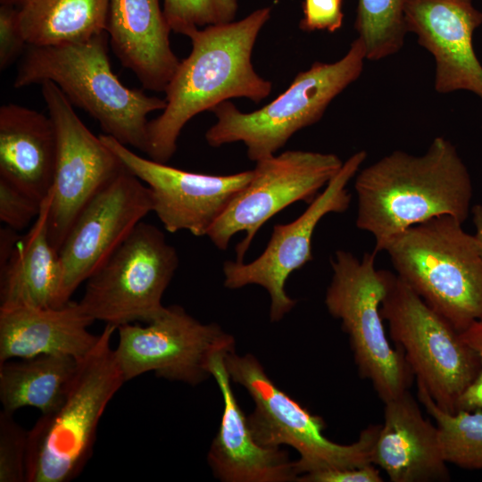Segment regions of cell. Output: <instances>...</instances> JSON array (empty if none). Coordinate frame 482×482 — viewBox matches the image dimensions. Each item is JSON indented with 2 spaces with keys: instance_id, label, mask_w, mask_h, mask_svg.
<instances>
[{
  "instance_id": "cell-1",
  "label": "cell",
  "mask_w": 482,
  "mask_h": 482,
  "mask_svg": "<svg viewBox=\"0 0 482 482\" xmlns=\"http://www.w3.org/2000/svg\"><path fill=\"white\" fill-rule=\"evenodd\" d=\"M270 14L271 7L259 8L240 21L207 26L187 37L192 50L164 91L165 108L148 122L145 154L150 159L166 163L195 115L230 98L259 103L269 96L272 84L254 71L251 57Z\"/></svg>"
},
{
  "instance_id": "cell-2",
  "label": "cell",
  "mask_w": 482,
  "mask_h": 482,
  "mask_svg": "<svg viewBox=\"0 0 482 482\" xmlns=\"http://www.w3.org/2000/svg\"><path fill=\"white\" fill-rule=\"evenodd\" d=\"M356 226L385 251L397 235L435 217L463 223L470 212L472 184L455 146L436 137L422 155L394 151L358 172L354 182Z\"/></svg>"
},
{
  "instance_id": "cell-3",
  "label": "cell",
  "mask_w": 482,
  "mask_h": 482,
  "mask_svg": "<svg viewBox=\"0 0 482 482\" xmlns=\"http://www.w3.org/2000/svg\"><path fill=\"white\" fill-rule=\"evenodd\" d=\"M106 31L82 40L28 46L13 81L15 88L51 81L73 106L96 120L105 135L145 153L147 117L166 106L164 98L122 84L108 57Z\"/></svg>"
},
{
  "instance_id": "cell-4",
  "label": "cell",
  "mask_w": 482,
  "mask_h": 482,
  "mask_svg": "<svg viewBox=\"0 0 482 482\" xmlns=\"http://www.w3.org/2000/svg\"><path fill=\"white\" fill-rule=\"evenodd\" d=\"M116 327L105 324L81 361L63 402L29 430L27 482H69L91 458L106 406L125 383L111 347Z\"/></svg>"
},
{
  "instance_id": "cell-5",
  "label": "cell",
  "mask_w": 482,
  "mask_h": 482,
  "mask_svg": "<svg viewBox=\"0 0 482 482\" xmlns=\"http://www.w3.org/2000/svg\"><path fill=\"white\" fill-rule=\"evenodd\" d=\"M449 215L405 229L386 245L396 275L459 332L482 318V256Z\"/></svg>"
},
{
  "instance_id": "cell-6",
  "label": "cell",
  "mask_w": 482,
  "mask_h": 482,
  "mask_svg": "<svg viewBox=\"0 0 482 482\" xmlns=\"http://www.w3.org/2000/svg\"><path fill=\"white\" fill-rule=\"evenodd\" d=\"M366 59L357 37L341 59L313 62L261 109L243 112L229 100L219 104L211 110L217 121L206 131V142L212 147L242 142L254 162L274 155L295 132L322 118L329 104L361 76Z\"/></svg>"
},
{
  "instance_id": "cell-7",
  "label": "cell",
  "mask_w": 482,
  "mask_h": 482,
  "mask_svg": "<svg viewBox=\"0 0 482 482\" xmlns=\"http://www.w3.org/2000/svg\"><path fill=\"white\" fill-rule=\"evenodd\" d=\"M375 256L366 253L358 259L337 250L330 259L332 278L325 305L349 337L360 376L386 403L409 390L413 375L403 352L393 348L386 335L380 307L395 274L378 270Z\"/></svg>"
},
{
  "instance_id": "cell-8",
  "label": "cell",
  "mask_w": 482,
  "mask_h": 482,
  "mask_svg": "<svg viewBox=\"0 0 482 482\" xmlns=\"http://www.w3.org/2000/svg\"><path fill=\"white\" fill-rule=\"evenodd\" d=\"M225 365L230 379L243 386L255 404L247 417L254 439L263 446L287 445L297 451L300 458L295 463L299 477L371 463L380 424L362 429L352 444H337L324 435L322 418L278 387L253 355L229 352Z\"/></svg>"
},
{
  "instance_id": "cell-9",
  "label": "cell",
  "mask_w": 482,
  "mask_h": 482,
  "mask_svg": "<svg viewBox=\"0 0 482 482\" xmlns=\"http://www.w3.org/2000/svg\"><path fill=\"white\" fill-rule=\"evenodd\" d=\"M391 339L435 403L455 412L481 370L478 353L447 320L394 275L380 307Z\"/></svg>"
},
{
  "instance_id": "cell-10",
  "label": "cell",
  "mask_w": 482,
  "mask_h": 482,
  "mask_svg": "<svg viewBox=\"0 0 482 482\" xmlns=\"http://www.w3.org/2000/svg\"><path fill=\"white\" fill-rule=\"evenodd\" d=\"M178 266L164 234L141 221L87 279L79 303L94 320L116 328L150 322L165 309L162 299Z\"/></svg>"
},
{
  "instance_id": "cell-11",
  "label": "cell",
  "mask_w": 482,
  "mask_h": 482,
  "mask_svg": "<svg viewBox=\"0 0 482 482\" xmlns=\"http://www.w3.org/2000/svg\"><path fill=\"white\" fill-rule=\"evenodd\" d=\"M253 178L232 199L207 237L226 250L236 234L245 232L236 246L237 261L244 256L261 227L272 216L299 201L311 203L340 170L335 154L289 150L255 162Z\"/></svg>"
},
{
  "instance_id": "cell-12",
  "label": "cell",
  "mask_w": 482,
  "mask_h": 482,
  "mask_svg": "<svg viewBox=\"0 0 482 482\" xmlns=\"http://www.w3.org/2000/svg\"><path fill=\"white\" fill-rule=\"evenodd\" d=\"M114 354L125 382L144 373L196 386L211 376L209 365L217 353L234 351V337L215 324H203L179 305L145 326L117 328Z\"/></svg>"
},
{
  "instance_id": "cell-13",
  "label": "cell",
  "mask_w": 482,
  "mask_h": 482,
  "mask_svg": "<svg viewBox=\"0 0 482 482\" xmlns=\"http://www.w3.org/2000/svg\"><path fill=\"white\" fill-rule=\"evenodd\" d=\"M41 93L56 137L48 232L59 252L80 211L125 167L100 136L87 128L55 84H41Z\"/></svg>"
},
{
  "instance_id": "cell-14",
  "label": "cell",
  "mask_w": 482,
  "mask_h": 482,
  "mask_svg": "<svg viewBox=\"0 0 482 482\" xmlns=\"http://www.w3.org/2000/svg\"><path fill=\"white\" fill-rule=\"evenodd\" d=\"M366 157L364 150L352 154L298 218L287 224L274 225L267 246L255 260L247 263L225 262L224 286L230 289L248 285L264 287L270 297V320H282L296 303L286 293L287 279L313 259L312 240L321 219L329 213H343L349 208L352 195L346 186Z\"/></svg>"
},
{
  "instance_id": "cell-15",
  "label": "cell",
  "mask_w": 482,
  "mask_h": 482,
  "mask_svg": "<svg viewBox=\"0 0 482 482\" xmlns=\"http://www.w3.org/2000/svg\"><path fill=\"white\" fill-rule=\"evenodd\" d=\"M151 212L149 187L126 168L89 200L59 250L62 305Z\"/></svg>"
},
{
  "instance_id": "cell-16",
  "label": "cell",
  "mask_w": 482,
  "mask_h": 482,
  "mask_svg": "<svg viewBox=\"0 0 482 482\" xmlns=\"http://www.w3.org/2000/svg\"><path fill=\"white\" fill-rule=\"evenodd\" d=\"M100 137L123 166L149 187L153 212L170 233L187 230L196 237L207 236L253 178V170L223 176L187 171L138 155L111 136Z\"/></svg>"
},
{
  "instance_id": "cell-17",
  "label": "cell",
  "mask_w": 482,
  "mask_h": 482,
  "mask_svg": "<svg viewBox=\"0 0 482 482\" xmlns=\"http://www.w3.org/2000/svg\"><path fill=\"white\" fill-rule=\"evenodd\" d=\"M404 21L434 58L436 91L466 90L482 99V64L473 47L482 12L473 0H406Z\"/></svg>"
},
{
  "instance_id": "cell-18",
  "label": "cell",
  "mask_w": 482,
  "mask_h": 482,
  "mask_svg": "<svg viewBox=\"0 0 482 482\" xmlns=\"http://www.w3.org/2000/svg\"><path fill=\"white\" fill-rule=\"evenodd\" d=\"M226 353H215L209 365L224 404L220 425L207 456L214 476L224 482L297 481L295 463L286 451L280 446H263L254 439L232 390Z\"/></svg>"
},
{
  "instance_id": "cell-19",
  "label": "cell",
  "mask_w": 482,
  "mask_h": 482,
  "mask_svg": "<svg viewBox=\"0 0 482 482\" xmlns=\"http://www.w3.org/2000/svg\"><path fill=\"white\" fill-rule=\"evenodd\" d=\"M384 405L371 463L392 482L449 480L437 427L423 416L409 390Z\"/></svg>"
},
{
  "instance_id": "cell-20",
  "label": "cell",
  "mask_w": 482,
  "mask_h": 482,
  "mask_svg": "<svg viewBox=\"0 0 482 482\" xmlns=\"http://www.w3.org/2000/svg\"><path fill=\"white\" fill-rule=\"evenodd\" d=\"M105 31L115 55L143 87L164 92L180 61L160 0H109Z\"/></svg>"
},
{
  "instance_id": "cell-21",
  "label": "cell",
  "mask_w": 482,
  "mask_h": 482,
  "mask_svg": "<svg viewBox=\"0 0 482 482\" xmlns=\"http://www.w3.org/2000/svg\"><path fill=\"white\" fill-rule=\"evenodd\" d=\"M95 320L79 302L59 307L0 308V362L38 355H66L83 360L99 335L87 328Z\"/></svg>"
},
{
  "instance_id": "cell-22",
  "label": "cell",
  "mask_w": 482,
  "mask_h": 482,
  "mask_svg": "<svg viewBox=\"0 0 482 482\" xmlns=\"http://www.w3.org/2000/svg\"><path fill=\"white\" fill-rule=\"evenodd\" d=\"M56 137L48 116L6 104L0 108V178L42 202L54 179Z\"/></svg>"
},
{
  "instance_id": "cell-23",
  "label": "cell",
  "mask_w": 482,
  "mask_h": 482,
  "mask_svg": "<svg viewBox=\"0 0 482 482\" xmlns=\"http://www.w3.org/2000/svg\"><path fill=\"white\" fill-rule=\"evenodd\" d=\"M51 198L50 190L29 231L0 262V308L62 306V265L48 232Z\"/></svg>"
},
{
  "instance_id": "cell-24",
  "label": "cell",
  "mask_w": 482,
  "mask_h": 482,
  "mask_svg": "<svg viewBox=\"0 0 482 482\" xmlns=\"http://www.w3.org/2000/svg\"><path fill=\"white\" fill-rule=\"evenodd\" d=\"M79 361L66 355H38L0 362V402L13 413L33 407L41 414L63 402L76 374Z\"/></svg>"
},
{
  "instance_id": "cell-25",
  "label": "cell",
  "mask_w": 482,
  "mask_h": 482,
  "mask_svg": "<svg viewBox=\"0 0 482 482\" xmlns=\"http://www.w3.org/2000/svg\"><path fill=\"white\" fill-rule=\"evenodd\" d=\"M109 0H22L21 29L29 46L88 38L106 29Z\"/></svg>"
},
{
  "instance_id": "cell-26",
  "label": "cell",
  "mask_w": 482,
  "mask_h": 482,
  "mask_svg": "<svg viewBox=\"0 0 482 482\" xmlns=\"http://www.w3.org/2000/svg\"><path fill=\"white\" fill-rule=\"evenodd\" d=\"M418 396L436 422L445 461L462 469L482 470V409L447 412L421 386H418Z\"/></svg>"
},
{
  "instance_id": "cell-27",
  "label": "cell",
  "mask_w": 482,
  "mask_h": 482,
  "mask_svg": "<svg viewBox=\"0 0 482 482\" xmlns=\"http://www.w3.org/2000/svg\"><path fill=\"white\" fill-rule=\"evenodd\" d=\"M405 1L358 0L354 28L363 43L367 60H382L403 47L408 32Z\"/></svg>"
},
{
  "instance_id": "cell-28",
  "label": "cell",
  "mask_w": 482,
  "mask_h": 482,
  "mask_svg": "<svg viewBox=\"0 0 482 482\" xmlns=\"http://www.w3.org/2000/svg\"><path fill=\"white\" fill-rule=\"evenodd\" d=\"M237 8V0H163L171 31L187 37L207 26L234 21Z\"/></svg>"
},
{
  "instance_id": "cell-29",
  "label": "cell",
  "mask_w": 482,
  "mask_h": 482,
  "mask_svg": "<svg viewBox=\"0 0 482 482\" xmlns=\"http://www.w3.org/2000/svg\"><path fill=\"white\" fill-rule=\"evenodd\" d=\"M12 414L4 410L0 412V482H27L29 430L17 423Z\"/></svg>"
},
{
  "instance_id": "cell-30",
  "label": "cell",
  "mask_w": 482,
  "mask_h": 482,
  "mask_svg": "<svg viewBox=\"0 0 482 482\" xmlns=\"http://www.w3.org/2000/svg\"><path fill=\"white\" fill-rule=\"evenodd\" d=\"M40 201L0 178V220L8 228L21 230L37 217Z\"/></svg>"
},
{
  "instance_id": "cell-31",
  "label": "cell",
  "mask_w": 482,
  "mask_h": 482,
  "mask_svg": "<svg viewBox=\"0 0 482 482\" xmlns=\"http://www.w3.org/2000/svg\"><path fill=\"white\" fill-rule=\"evenodd\" d=\"M28 43L21 29L18 8L12 4L0 6V70L4 71L22 56Z\"/></svg>"
},
{
  "instance_id": "cell-32",
  "label": "cell",
  "mask_w": 482,
  "mask_h": 482,
  "mask_svg": "<svg viewBox=\"0 0 482 482\" xmlns=\"http://www.w3.org/2000/svg\"><path fill=\"white\" fill-rule=\"evenodd\" d=\"M303 12L299 27L304 31L327 30L333 33L343 25L342 0H303Z\"/></svg>"
},
{
  "instance_id": "cell-33",
  "label": "cell",
  "mask_w": 482,
  "mask_h": 482,
  "mask_svg": "<svg viewBox=\"0 0 482 482\" xmlns=\"http://www.w3.org/2000/svg\"><path fill=\"white\" fill-rule=\"evenodd\" d=\"M461 335L463 340L478 353L481 370L475 381L461 396L457 411L482 409V318L470 324L461 332Z\"/></svg>"
},
{
  "instance_id": "cell-34",
  "label": "cell",
  "mask_w": 482,
  "mask_h": 482,
  "mask_svg": "<svg viewBox=\"0 0 482 482\" xmlns=\"http://www.w3.org/2000/svg\"><path fill=\"white\" fill-rule=\"evenodd\" d=\"M384 479L376 465L328 470L301 475L297 482H382Z\"/></svg>"
},
{
  "instance_id": "cell-35",
  "label": "cell",
  "mask_w": 482,
  "mask_h": 482,
  "mask_svg": "<svg viewBox=\"0 0 482 482\" xmlns=\"http://www.w3.org/2000/svg\"><path fill=\"white\" fill-rule=\"evenodd\" d=\"M473 215V222L476 228V233L474 235L479 252L482 256V204H476L471 209Z\"/></svg>"
},
{
  "instance_id": "cell-36",
  "label": "cell",
  "mask_w": 482,
  "mask_h": 482,
  "mask_svg": "<svg viewBox=\"0 0 482 482\" xmlns=\"http://www.w3.org/2000/svg\"><path fill=\"white\" fill-rule=\"evenodd\" d=\"M22 0H0L2 4L19 5Z\"/></svg>"
}]
</instances>
